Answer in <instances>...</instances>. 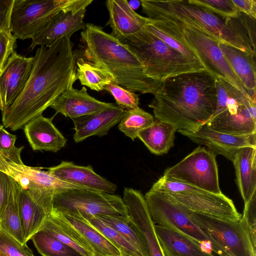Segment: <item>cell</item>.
Instances as JSON below:
<instances>
[{"label": "cell", "mask_w": 256, "mask_h": 256, "mask_svg": "<svg viewBox=\"0 0 256 256\" xmlns=\"http://www.w3.org/2000/svg\"><path fill=\"white\" fill-rule=\"evenodd\" d=\"M0 252L6 256H34L26 243H20L0 228Z\"/></svg>", "instance_id": "39"}, {"label": "cell", "mask_w": 256, "mask_h": 256, "mask_svg": "<svg viewBox=\"0 0 256 256\" xmlns=\"http://www.w3.org/2000/svg\"><path fill=\"white\" fill-rule=\"evenodd\" d=\"M148 106L156 119L177 131L196 132L210 120L217 104L216 78L206 70L186 73L160 82Z\"/></svg>", "instance_id": "2"}, {"label": "cell", "mask_w": 256, "mask_h": 256, "mask_svg": "<svg viewBox=\"0 0 256 256\" xmlns=\"http://www.w3.org/2000/svg\"><path fill=\"white\" fill-rule=\"evenodd\" d=\"M119 40L136 56L146 76L156 81L162 82L181 74L206 70L200 61L184 56L144 28Z\"/></svg>", "instance_id": "5"}, {"label": "cell", "mask_w": 256, "mask_h": 256, "mask_svg": "<svg viewBox=\"0 0 256 256\" xmlns=\"http://www.w3.org/2000/svg\"><path fill=\"white\" fill-rule=\"evenodd\" d=\"M217 104L206 124L211 129L234 135L256 134V100L228 82L216 78Z\"/></svg>", "instance_id": "7"}, {"label": "cell", "mask_w": 256, "mask_h": 256, "mask_svg": "<svg viewBox=\"0 0 256 256\" xmlns=\"http://www.w3.org/2000/svg\"><path fill=\"white\" fill-rule=\"evenodd\" d=\"M232 163L238 187L246 204L256 192V147L240 148Z\"/></svg>", "instance_id": "28"}, {"label": "cell", "mask_w": 256, "mask_h": 256, "mask_svg": "<svg viewBox=\"0 0 256 256\" xmlns=\"http://www.w3.org/2000/svg\"><path fill=\"white\" fill-rule=\"evenodd\" d=\"M16 40L11 30H3L0 32V74L14 52Z\"/></svg>", "instance_id": "43"}, {"label": "cell", "mask_w": 256, "mask_h": 256, "mask_svg": "<svg viewBox=\"0 0 256 256\" xmlns=\"http://www.w3.org/2000/svg\"><path fill=\"white\" fill-rule=\"evenodd\" d=\"M216 155L206 146H198L164 176L216 194H220Z\"/></svg>", "instance_id": "12"}, {"label": "cell", "mask_w": 256, "mask_h": 256, "mask_svg": "<svg viewBox=\"0 0 256 256\" xmlns=\"http://www.w3.org/2000/svg\"><path fill=\"white\" fill-rule=\"evenodd\" d=\"M0 256H6L4 254L2 253V252H0Z\"/></svg>", "instance_id": "50"}, {"label": "cell", "mask_w": 256, "mask_h": 256, "mask_svg": "<svg viewBox=\"0 0 256 256\" xmlns=\"http://www.w3.org/2000/svg\"><path fill=\"white\" fill-rule=\"evenodd\" d=\"M188 2L224 18H236L240 14L232 0H188Z\"/></svg>", "instance_id": "38"}, {"label": "cell", "mask_w": 256, "mask_h": 256, "mask_svg": "<svg viewBox=\"0 0 256 256\" xmlns=\"http://www.w3.org/2000/svg\"><path fill=\"white\" fill-rule=\"evenodd\" d=\"M150 218L155 224L192 238L216 256H228L221 247L190 218L186 209L162 192L150 189L144 196Z\"/></svg>", "instance_id": "9"}, {"label": "cell", "mask_w": 256, "mask_h": 256, "mask_svg": "<svg viewBox=\"0 0 256 256\" xmlns=\"http://www.w3.org/2000/svg\"><path fill=\"white\" fill-rule=\"evenodd\" d=\"M52 119L40 115L24 126L26 136L34 150L56 152L66 146L67 140L54 124Z\"/></svg>", "instance_id": "24"}, {"label": "cell", "mask_w": 256, "mask_h": 256, "mask_svg": "<svg viewBox=\"0 0 256 256\" xmlns=\"http://www.w3.org/2000/svg\"><path fill=\"white\" fill-rule=\"evenodd\" d=\"M33 57L26 58L14 52L0 74L4 114L18 98L30 76Z\"/></svg>", "instance_id": "17"}, {"label": "cell", "mask_w": 256, "mask_h": 256, "mask_svg": "<svg viewBox=\"0 0 256 256\" xmlns=\"http://www.w3.org/2000/svg\"><path fill=\"white\" fill-rule=\"evenodd\" d=\"M122 200L128 216L142 233L150 256H165L155 231L144 196L139 190L125 188Z\"/></svg>", "instance_id": "18"}, {"label": "cell", "mask_w": 256, "mask_h": 256, "mask_svg": "<svg viewBox=\"0 0 256 256\" xmlns=\"http://www.w3.org/2000/svg\"><path fill=\"white\" fill-rule=\"evenodd\" d=\"M154 120L152 114L138 106L124 110L118 128L125 136L134 141L138 134L152 124Z\"/></svg>", "instance_id": "34"}, {"label": "cell", "mask_w": 256, "mask_h": 256, "mask_svg": "<svg viewBox=\"0 0 256 256\" xmlns=\"http://www.w3.org/2000/svg\"><path fill=\"white\" fill-rule=\"evenodd\" d=\"M124 112L117 104L100 112L72 119L75 131L73 138L75 142H82L92 136H102L119 123Z\"/></svg>", "instance_id": "23"}, {"label": "cell", "mask_w": 256, "mask_h": 256, "mask_svg": "<svg viewBox=\"0 0 256 256\" xmlns=\"http://www.w3.org/2000/svg\"><path fill=\"white\" fill-rule=\"evenodd\" d=\"M176 128L172 124L155 118L152 124L137 136L153 154H166L174 146Z\"/></svg>", "instance_id": "29"}, {"label": "cell", "mask_w": 256, "mask_h": 256, "mask_svg": "<svg viewBox=\"0 0 256 256\" xmlns=\"http://www.w3.org/2000/svg\"><path fill=\"white\" fill-rule=\"evenodd\" d=\"M140 5L142 12L150 20L182 23L199 30L218 43L256 56V19L244 13L236 18H224L188 0H142Z\"/></svg>", "instance_id": "3"}, {"label": "cell", "mask_w": 256, "mask_h": 256, "mask_svg": "<svg viewBox=\"0 0 256 256\" xmlns=\"http://www.w3.org/2000/svg\"><path fill=\"white\" fill-rule=\"evenodd\" d=\"M40 230L48 232L83 256H93L94 254L90 244L60 213L53 209Z\"/></svg>", "instance_id": "27"}, {"label": "cell", "mask_w": 256, "mask_h": 256, "mask_svg": "<svg viewBox=\"0 0 256 256\" xmlns=\"http://www.w3.org/2000/svg\"><path fill=\"white\" fill-rule=\"evenodd\" d=\"M0 110L2 112V110H3V102H2V96L0 88Z\"/></svg>", "instance_id": "48"}, {"label": "cell", "mask_w": 256, "mask_h": 256, "mask_svg": "<svg viewBox=\"0 0 256 256\" xmlns=\"http://www.w3.org/2000/svg\"><path fill=\"white\" fill-rule=\"evenodd\" d=\"M0 170L8 174L22 186H31L55 193L74 189L90 190L61 180L48 171L42 170L41 168L10 162L0 156Z\"/></svg>", "instance_id": "16"}, {"label": "cell", "mask_w": 256, "mask_h": 256, "mask_svg": "<svg viewBox=\"0 0 256 256\" xmlns=\"http://www.w3.org/2000/svg\"><path fill=\"white\" fill-rule=\"evenodd\" d=\"M14 0H0V32L11 30L10 16Z\"/></svg>", "instance_id": "45"}, {"label": "cell", "mask_w": 256, "mask_h": 256, "mask_svg": "<svg viewBox=\"0 0 256 256\" xmlns=\"http://www.w3.org/2000/svg\"><path fill=\"white\" fill-rule=\"evenodd\" d=\"M0 124V156L10 162L24 164L20 156L24 147H16V136L8 132Z\"/></svg>", "instance_id": "37"}, {"label": "cell", "mask_w": 256, "mask_h": 256, "mask_svg": "<svg viewBox=\"0 0 256 256\" xmlns=\"http://www.w3.org/2000/svg\"><path fill=\"white\" fill-rule=\"evenodd\" d=\"M42 256H83L48 232L40 230L30 239Z\"/></svg>", "instance_id": "36"}, {"label": "cell", "mask_w": 256, "mask_h": 256, "mask_svg": "<svg viewBox=\"0 0 256 256\" xmlns=\"http://www.w3.org/2000/svg\"><path fill=\"white\" fill-rule=\"evenodd\" d=\"M54 193L31 186L20 185L19 212L26 242L40 230L52 210Z\"/></svg>", "instance_id": "14"}, {"label": "cell", "mask_w": 256, "mask_h": 256, "mask_svg": "<svg viewBox=\"0 0 256 256\" xmlns=\"http://www.w3.org/2000/svg\"><path fill=\"white\" fill-rule=\"evenodd\" d=\"M128 4L130 8L134 10L139 8L140 5V0H132L128 1Z\"/></svg>", "instance_id": "47"}, {"label": "cell", "mask_w": 256, "mask_h": 256, "mask_svg": "<svg viewBox=\"0 0 256 256\" xmlns=\"http://www.w3.org/2000/svg\"><path fill=\"white\" fill-rule=\"evenodd\" d=\"M150 20V24L153 26L192 50L205 70L216 78L228 82L248 96L216 40L197 28L180 22L169 20Z\"/></svg>", "instance_id": "6"}, {"label": "cell", "mask_w": 256, "mask_h": 256, "mask_svg": "<svg viewBox=\"0 0 256 256\" xmlns=\"http://www.w3.org/2000/svg\"><path fill=\"white\" fill-rule=\"evenodd\" d=\"M150 22L144 26V28L147 30L155 35L169 46L178 52L188 58L192 60L200 61L196 55L192 50L184 46L174 38L156 28Z\"/></svg>", "instance_id": "41"}, {"label": "cell", "mask_w": 256, "mask_h": 256, "mask_svg": "<svg viewBox=\"0 0 256 256\" xmlns=\"http://www.w3.org/2000/svg\"><path fill=\"white\" fill-rule=\"evenodd\" d=\"M154 228L165 256H216L180 232L158 224Z\"/></svg>", "instance_id": "26"}, {"label": "cell", "mask_w": 256, "mask_h": 256, "mask_svg": "<svg viewBox=\"0 0 256 256\" xmlns=\"http://www.w3.org/2000/svg\"><path fill=\"white\" fill-rule=\"evenodd\" d=\"M104 90L109 92L115 99L116 104L124 109L130 110L138 106L140 98L135 92L113 83L106 85Z\"/></svg>", "instance_id": "40"}, {"label": "cell", "mask_w": 256, "mask_h": 256, "mask_svg": "<svg viewBox=\"0 0 256 256\" xmlns=\"http://www.w3.org/2000/svg\"><path fill=\"white\" fill-rule=\"evenodd\" d=\"M150 189L162 192L192 212L232 222L238 221L242 218L233 201L222 193L210 192L164 176Z\"/></svg>", "instance_id": "8"}, {"label": "cell", "mask_w": 256, "mask_h": 256, "mask_svg": "<svg viewBox=\"0 0 256 256\" xmlns=\"http://www.w3.org/2000/svg\"><path fill=\"white\" fill-rule=\"evenodd\" d=\"M76 80L82 85L92 90L100 92L111 83L114 84L113 76L106 70L98 67L82 58L76 60Z\"/></svg>", "instance_id": "32"}, {"label": "cell", "mask_w": 256, "mask_h": 256, "mask_svg": "<svg viewBox=\"0 0 256 256\" xmlns=\"http://www.w3.org/2000/svg\"><path fill=\"white\" fill-rule=\"evenodd\" d=\"M52 206L63 214L129 216L120 196L97 190L74 189L54 193Z\"/></svg>", "instance_id": "11"}, {"label": "cell", "mask_w": 256, "mask_h": 256, "mask_svg": "<svg viewBox=\"0 0 256 256\" xmlns=\"http://www.w3.org/2000/svg\"><path fill=\"white\" fill-rule=\"evenodd\" d=\"M20 185L13 178L8 203L0 214V228L20 243L24 244L26 242L25 241L20 216Z\"/></svg>", "instance_id": "31"}, {"label": "cell", "mask_w": 256, "mask_h": 256, "mask_svg": "<svg viewBox=\"0 0 256 256\" xmlns=\"http://www.w3.org/2000/svg\"><path fill=\"white\" fill-rule=\"evenodd\" d=\"M12 182L11 176L0 170V214L8 203Z\"/></svg>", "instance_id": "44"}, {"label": "cell", "mask_w": 256, "mask_h": 256, "mask_svg": "<svg viewBox=\"0 0 256 256\" xmlns=\"http://www.w3.org/2000/svg\"><path fill=\"white\" fill-rule=\"evenodd\" d=\"M116 105L101 102L90 96L84 86L78 90L72 86L60 94L50 107L56 110V114L60 113L72 120L91 114Z\"/></svg>", "instance_id": "20"}, {"label": "cell", "mask_w": 256, "mask_h": 256, "mask_svg": "<svg viewBox=\"0 0 256 256\" xmlns=\"http://www.w3.org/2000/svg\"><path fill=\"white\" fill-rule=\"evenodd\" d=\"M235 7L240 12L256 19V0H232Z\"/></svg>", "instance_id": "46"}, {"label": "cell", "mask_w": 256, "mask_h": 256, "mask_svg": "<svg viewBox=\"0 0 256 256\" xmlns=\"http://www.w3.org/2000/svg\"><path fill=\"white\" fill-rule=\"evenodd\" d=\"M106 4L109 14L106 24L112 30L110 34L119 40L134 34L150 22L132 10L127 0H108Z\"/></svg>", "instance_id": "22"}, {"label": "cell", "mask_w": 256, "mask_h": 256, "mask_svg": "<svg viewBox=\"0 0 256 256\" xmlns=\"http://www.w3.org/2000/svg\"><path fill=\"white\" fill-rule=\"evenodd\" d=\"M98 230L120 252L122 256H144L114 228L96 216L79 214Z\"/></svg>", "instance_id": "35"}, {"label": "cell", "mask_w": 256, "mask_h": 256, "mask_svg": "<svg viewBox=\"0 0 256 256\" xmlns=\"http://www.w3.org/2000/svg\"><path fill=\"white\" fill-rule=\"evenodd\" d=\"M47 169L50 174L61 180L90 190L114 194L117 188L116 184L96 174L90 165L81 166L72 162L62 161Z\"/></svg>", "instance_id": "21"}, {"label": "cell", "mask_w": 256, "mask_h": 256, "mask_svg": "<svg viewBox=\"0 0 256 256\" xmlns=\"http://www.w3.org/2000/svg\"><path fill=\"white\" fill-rule=\"evenodd\" d=\"M82 58L108 70L114 84L131 92L152 94L160 82L148 78L136 56L102 28L86 24L80 33Z\"/></svg>", "instance_id": "4"}, {"label": "cell", "mask_w": 256, "mask_h": 256, "mask_svg": "<svg viewBox=\"0 0 256 256\" xmlns=\"http://www.w3.org/2000/svg\"><path fill=\"white\" fill-rule=\"evenodd\" d=\"M93 256H102V255H100L99 254H94L93 255Z\"/></svg>", "instance_id": "49"}, {"label": "cell", "mask_w": 256, "mask_h": 256, "mask_svg": "<svg viewBox=\"0 0 256 256\" xmlns=\"http://www.w3.org/2000/svg\"><path fill=\"white\" fill-rule=\"evenodd\" d=\"M86 8L79 10H62L54 16L47 24L32 39L30 47H50L63 37L70 38L76 31L84 30V18Z\"/></svg>", "instance_id": "19"}, {"label": "cell", "mask_w": 256, "mask_h": 256, "mask_svg": "<svg viewBox=\"0 0 256 256\" xmlns=\"http://www.w3.org/2000/svg\"><path fill=\"white\" fill-rule=\"evenodd\" d=\"M92 0H14L10 16L12 34L22 40L32 38L62 10L86 8Z\"/></svg>", "instance_id": "10"}, {"label": "cell", "mask_w": 256, "mask_h": 256, "mask_svg": "<svg viewBox=\"0 0 256 256\" xmlns=\"http://www.w3.org/2000/svg\"><path fill=\"white\" fill-rule=\"evenodd\" d=\"M96 216L114 228L144 256H150L147 244L142 233L130 216Z\"/></svg>", "instance_id": "33"}, {"label": "cell", "mask_w": 256, "mask_h": 256, "mask_svg": "<svg viewBox=\"0 0 256 256\" xmlns=\"http://www.w3.org/2000/svg\"><path fill=\"white\" fill-rule=\"evenodd\" d=\"M70 38L64 36L50 47H39L33 56L30 78L22 92L2 114L3 126L12 131L50 107L76 80V58Z\"/></svg>", "instance_id": "1"}, {"label": "cell", "mask_w": 256, "mask_h": 256, "mask_svg": "<svg viewBox=\"0 0 256 256\" xmlns=\"http://www.w3.org/2000/svg\"><path fill=\"white\" fill-rule=\"evenodd\" d=\"M218 46L248 95L256 100V56L225 43H218Z\"/></svg>", "instance_id": "25"}, {"label": "cell", "mask_w": 256, "mask_h": 256, "mask_svg": "<svg viewBox=\"0 0 256 256\" xmlns=\"http://www.w3.org/2000/svg\"><path fill=\"white\" fill-rule=\"evenodd\" d=\"M188 211L194 222L228 256H256V249L242 218L232 222Z\"/></svg>", "instance_id": "13"}, {"label": "cell", "mask_w": 256, "mask_h": 256, "mask_svg": "<svg viewBox=\"0 0 256 256\" xmlns=\"http://www.w3.org/2000/svg\"><path fill=\"white\" fill-rule=\"evenodd\" d=\"M242 219L249 232L254 246L256 248V192L246 204Z\"/></svg>", "instance_id": "42"}, {"label": "cell", "mask_w": 256, "mask_h": 256, "mask_svg": "<svg viewBox=\"0 0 256 256\" xmlns=\"http://www.w3.org/2000/svg\"><path fill=\"white\" fill-rule=\"evenodd\" d=\"M193 142L204 145L216 156L220 154L233 162L237 151L245 146L256 147V134L234 135L213 130L206 124L196 132L178 131Z\"/></svg>", "instance_id": "15"}, {"label": "cell", "mask_w": 256, "mask_h": 256, "mask_svg": "<svg viewBox=\"0 0 256 256\" xmlns=\"http://www.w3.org/2000/svg\"><path fill=\"white\" fill-rule=\"evenodd\" d=\"M60 214L90 244L94 254L121 256L120 250L83 217L80 215Z\"/></svg>", "instance_id": "30"}]
</instances>
